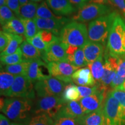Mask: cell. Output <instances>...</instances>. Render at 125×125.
Returning <instances> with one entry per match:
<instances>
[{"label":"cell","instance_id":"obj_49","mask_svg":"<svg viewBox=\"0 0 125 125\" xmlns=\"http://www.w3.org/2000/svg\"><path fill=\"white\" fill-rule=\"evenodd\" d=\"M31 1H32V2H36V3H38V2H42L43 0H31Z\"/></svg>","mask_w":125,"mask_h":125},{"label":"cell","instance_id":"obj_50","mask_svg":"<svg viewBox=\"0 0 125 125\" xmlns=\"http://www.w3.org/2000/svg\"><path fill=\"white\" fill-rule=\"evenodd\" d=\"M10 125H24L20 124V123H12L10 124Z\"/></svg>","mask_w":125,"mask_h":125},{"label":"cell","instance_id":"obj_3","mask_svg":"<svg viewBox=\"0 0 125 125\" xmlns=\"http://www.w3.org/2000/svg\"><path fill=\"white\" fill-rule=\"evenodd\" d=\"M125 32V20L118 13L114 20L107 40V49L110 53L116 56L125 54V49L123 45Z\"/></svg>","mask_w":125,"mask_h":125},{"label":"cell","instance_id":"obj_41","mask_svg":"<svg viewBox=\"0 0 125 125\" xmlns=\"http://www.w3.org/2000/svg\"><path fill=\"white\" fill-rule=\"evenodd\" d=\"M125 81V78L121 77V76H119L118 74H116L115 77H114L113 81L111 84L110 87L112 90L118 88L122 85V83L124 82Z\"/></svg>","mask_w":125,"mask_h":125},{"label":"cell","instance_id":"obj_52","mask_svg":"<svg viewBox=\"0 0 125 125\" xmlns=\"http://www.w3.org/2000/svg\"><path fill=\"white\" fill-rule=\"evenodd\" d=\"M103 125H105V122H104V124H103Z\"/></svg>","mask_w":125,"mask_h":125},{"label":"cell","instance_id":"obj_34","mask_svg":"<svg viewBox=\"0 0 125 125\" xmlns=\"http://www.w3.org/2000/svg\"><path fill=\"white\" fill-rule=\"evenodd\" d=\"M26 41L32 45H33L34 47H35L37 49H38L39 51L41 52L42 53L44 52L46 49L47 46H48L45 44L44 42L43 41L41 38L40 34L39 33V32H38V34H36L32 38L27 39Z\"/></svg>","mask_w":125,"mask_h":125},{"label":"cell","instance_id":"obj_46","mask_svg":"<svg viewBox=\"0 0 125 125\" xmlns=\"http://www.w3.org/2000/svg\"><path fill=\"white\" fill-rule=\"evenodd\" d=\"M0 125H10L8 119L2 114L0 115Z\"/></svg>","mask_w":125,"mask_h":125},{"label":"cell","instance_id":"obj_30","mask_svg":"<svg viewBox=\"0 0 125 125\" xmlns=\"http://www.w3.org/2000/svg\"><path fill=\"white\" fill-rule=\"evenodd\" d=\"M23 42V37L22 35L13 34V37L10 43L7 48L4 51L1 52V56L9 55L13 54L17 51L19 48V45Z\"/></svg>","mask_w":125,"mask_h":125},{"label":"cell","instance_id":"obj_48","mask_svg":"<svg viewBox=\"0 0 125 125\" xmlns=\"http://www.w3.org/2000/svg\"><path fill=\"white\" fill-rule=\"evenodd\" d=\"M7 0H0V6L3 7V6L7 5Z\"/></svg>","mask_w":125,"mask_h":125},{"label":"cell","instance_id":"obj_24","mask_svg":"<svg viewBox=\"0 0 125 125\" xmlns=\"http://www.w3.org/2000/svg\"><path fill=\"white\" fill-rule=\"evenodd\" d=\"M38 5V3L30 1L27 4L21 6L20 9V16L19 18L34 19L36 17Z\"/></svg>","mask_w":125,"mask_h":125},{"label":"cell","instance_id":"obj_20","mask_svg":"<svg viewBox=\"0 0 125 125\" xmlns=\"http://www.w3.org/2000/svg\"><path fill=\"white\" fill-rule=\"evenodd\" d=\"M15 76L5 71L0 73V94L1 96L9 97L10 89L15 81Z\"/></svg>","mask_w":125,"mask_h":125},{"label":"cell","instance_id":"obj_36","mask_svg":"<svg viewBox=\"0 0 125 125\" xmlns=\"http://www.w3.org/2000/svg\"><path fill=\"white\" fill-rule=\"evenodd\" d=\"M79 93H80L81 98L86 97L94 94L97 91L98 87L97 85L92 87L83 86H78Z\"/></svg>","mask_w":125,"mask_h":125},{"label":"cell","instance_id":"obj_5","mask_svg":"<svg viewBox=\"0 0 125 125\" xmlns=\"http://www.w3.org/2000/svg\"><path fill=\"white\" fill-rule=\"evenodd\" d=\"M31 108L30 99L12 97L5 100L4 107L1 110L9 119L15 121L26 118Z\"/></svg>","mask_w":125,"mask_h":125},{"label":"cell","instance_id":"obj_31","mask_svg":"<svg viewBox=\"0 0 125 125\" xmlns=\"http://www.w3.org/2000/svg\"><path fill=\"white\" fill-rule=\"evenodd\" d=\"M27 125H54V121L46 114L42 113L31 118Z\"/></svg>","mask_w":125,"mask_h":125},{"label":"cell","instance_id":"obj_40","mask_svg":"<svg viewBox=\"0 0 125 125\" xmlns=\"http://www.w3.org/2000/svg\"><path fill=\"white\" fill-rule=\"evenodd\" d=\"M7 5L15 13L18 18H19L20 5L19 0H7Z\"/></svg>","mask_w":125,"mask_h":125},{"label":"cell","instance_id":"obj_19","mask_svg":"<svg viewBox=\"0 0 125 125\" xmlns=\"http://www.w3.org/2000/svg\"><path fill=\"white\" fill-rule=\"evenodd\" d=\"M20 48L22 52L23 60L31 61L34 59H42L41 52L27 41H23L20 45Z\"/></svg>","mask_w":125,"mask_h":125},{"label":"cell","instance_id":"obj_35","mask_svg":"<svg viewBox=\"0 0 125 125\" xmlns=\"http://www.w3.org/2000/svg\"><path fill=\"white\" fill-rule=\"evenodd\" d=\"M13 34L1 31L0 32V51L2 52L4 51L11 41Z\"/></svg>","mask_w":125,"mask_h":125},{"label":"cell","instance_id":"obj_4","mask_svg":"<svg viewBox=\"0 0 125 125\" xmlns=\"http://www.w3.org/2000/svg\"><path fill=\"white\" fill-rule=\"evenodd\" d=\"M105 125H125V108L109 92L103 107Z\"/></svg>","mask_w":125,"mask_h":125},{"label":"cell","instance_id":"obj_37","mask_svg":"<svg viewBox=\"0 0 125 125\" xmlns=\"http://www.w3.org/2000/svg\"><path fill=\"white\" fill-rule=\"evenodd\" d=\"M41 38L47 46L52 42L55 39L57 38V36L54 35L53 32L48 30H41L39 31Z\"/></svg>","mask_w":125,"mask_h":125},{"label":"cell","instance_id":"obj_6","mask_svg":"<svg viewBox=\"0 0 125 125\" xmlns=\"http://www.w3.org/2000/svg\"><path fill=\"white\" fill-rule=\"evenodd\" d=\"M112 12L111 7L108 5L88 3L78 9L73 20L78 22H87L96 19Z\"/></svg>","mask_w":125,"mask_h":125},{"label":"cell","instance_id":"obj_26","mask_svg":"<svg viewBox=\"0 0 125 125\" xmlns=\"http://www.w3.org/2000/svg\"><path fill=\"white\" fill-rule=\"evenodd\" d=\"M62 97L65 102L79 101L81 99L80 93L78 87L72 83L66 85Z\"/></svg>","mask_w":125,"mask_h":125},{"label":"cell","instance_id":"obj_43","mask_svg":"<svg viewBox=\"0 0 125 125\" xmlns=\"http://www.w3.org/2000/svg\"><path fill=\"white\" fill-rule=\"evenodd\" d=\"M68 1L78 10L86 4L85 0H68Z\"/></svg>","mask_w":125,"mask_h":125},{"label":"cell","instance_id":"obj_1","mask_svg":"<svg viewBox=\"0 0 125 125\" xmlns=\"http://www.w3.org/2000/svg\"><path fill=\"white\" fill-rule=\"evenodd\" d=\"M58 37L65 45L83 48L89 41L86 26L83 23L71 21L62 28Z\"/></svg>","mask_w":125,"mask_h":125},{"label":"cell","instance_id":"obj_23","mask_svg":"<svg viewBox=\"0 0 125 125\" xmlns=\"http://www.w3.org/2000/svg\"><path fill=\"white\" fill-rule=\"evenodd\" d=\"M30 61L24 60L16 64L5 65L2 71L11 74L15 76L26 75Z\"/></svg>","mask_w":125,"mask_h":125},{"label":"cell","instance_id":"obj_7","mask_svg":"<svg viewBox=\"0 0 125 125\" xmlns=\"http://www.w3.org/2000/svg\"><path fill=\"white\" fill-rule=\"evenodd\" d=\"M65 86L66 83L51 76L36 82L34 85V90L40 97L62 96Z\"/></svg>","mask_w":125,"mask_h":125},{"label":"cell","instance_id":"obj_11","mask_svg":"<svg viewBox=\"0 0 125 125\" xmlns=\"http://www.w3.org/2000/svg\"><path fill=\"white\" fill-rule=\"evenodd\" d=\"M65 45L61 41L58 37L48 45L42 53V60L46 62L67 61Z\"/></svg>","mask_w":125,"mask_h":125},{"label":"cell","instance_id":"obj_15","mask_svg":"<svg viewBox=\"0 0 125 125\" xmlns=\"http://www.w3.org/2000/svg\"><path fill=\"white\" fill-rule=\"evenodd\" d=\"M87 64H90L103 55L104 46L101 43L89 41L83 47Z\"/></svg>","mask_w":125,"mask_h":125},{"label":"cell","instance_id":"obj_39","mask_svg":"<svg viewBox=\"0 0 125 125\" xmlns=\"http://www.w3.org/2000/svg\"><path fill=\"white\" fill-rule=\"evenodd\" d=\"M117 57L118 59V67L116 74L121 77L125 78V54Z\"/></svg>","mask_w":125,"mask_h":125},{"label":"cell","instance_id":"obj_12","mask_svg":"<svg viewBox=\"0 0 125 125\" xmlns=\"http://www.w3.org/2000/svg\"><path fill=\"white\" fill-rule=\"evenodd\" d=\"M45 70H49L48 64L42 59H34L30 61L26 76L32 82H36L51 77L50 74L44 73Z\"/></svg>","mask_w":125,"mask_h":125},{"label":"cell","instance_id":"obj_18","mask_svg":"<svg viewBox=\"0 0 125 125\" xmlns=\"http://www.w3.org/2000/svg\"><path fill=\"white\" fill-rule=\"evenodd\" d=\"M105 122V117L103 108L97 111L87 114L78 119V123L83 125H103Z\"/></svg>","mask_w":125,"mask_h":125},{"label":"cell","instance_id":"obj_2","mask_svg":"<svg viewBox=\"0 0 125 125\" xmlns=\"http://www.w3.org/2000/svg\"><path fill=\"white\" fill-rule=\"evenodd\" d=\"M118 13L115 10L107 15L96 19L89 23L87 27L89 40L91 42L106 44L114 20Z\"/></svg>","mask_w":125,"mask_h":125},{"label":"cell","instance_id":"obj_16","mask_svg":"<svg viewBox=\"0 0 125 125\" xmlns=\"http://www.w3.org/2000/svg\"><path fill=\"white\" fill-rule=\"evenodd\" d=\"M86 114L83 112L79 102L71 101L65 103L57 115H62L71 117L79 119L85 116Z\"/></svg>","mask_w":125,"mask_h":125},{"label":"cell","instance_id":"obj_33","mask_svg":"<svg viewBox=\"0 0 125 125\" xmlns=\"http://www.w3.org/2000/svg\"><path fill=\"white\" fill-rule=\"evenodd\" d=\"M54 125H78V119L71 117L56 115L53 119Z\"/></svg>","mask_w":125,"mask_h":125},{"label":"cell","instance_id":"obj_21","mask_svg":"<svg viewBox=\"0 0 125 125\" xmlns=\"http://www.w3.org/2000/svg\"><path fill=\"white\" fill-rule=\"evenodd\" d=\"M3 31L12 34L24 35L25 29L24 25L19 18H14L8 23L2 26Z\"/></svg>","mask_w":125,"mask_h":125},{"label":"cell","instance_id":"obj_38","mask_svg":"<svg viewBox=\"0 0 125 125\" xmlns=\"http://www.w3.org/2000/svg\"><path fill=\"white\" fill-rule=\"evenodd\" d=\"M110 93L118 101L120 104L125 108V90L115 89L112 90Z\"/></svg>","mask_w":125,"mask_h":125},{"label":"cell","instance_id":"obj_44","mask_svg":"<svg viewBox=\"0 0 125 125\" xmlns=\"http://www.w3.org/2000/svg\"><path fill=\"white\" fill-rule=\"evenodd\" d=\"M79 48L77 46L65 45V51H66L67 55H71V54H74Z\"/></svg>","mask_w":125,"mask_h":125},{"label":"cell","instance_id":"obj_53","mask_svg":"<svg viewBox=\"0 0 125 125\" xmlns=\"http://www.w3.org/2000/svg\"><path fill=\"white\" fill-rule=\"evenodd\" d=\"M85 1H87V0H85Z\"/></svg>","mask_w":125,"mask_h":125},{"label":"cell","instance_id":"obj_14","mask_svg":"<svg viewBox=\"0 0 125 125\" xmlns=\"http://www.w3.org/2000/svg\"><path fill=\"white\" fill-rule=\"evenodd\" d=\"M52 11L56 15L62 16L71 15L76 11V9L68 0H46Z\"/></svg>","mask_w":125,"mask_h":125},{"label":"cell","instance_id":"obj_17","mask_svg":"<svg viewBox=\"0 0 125 125\" xmlns=\"http://www.w3.org/2000/svg\"><path fill=\"white\" fill-rule=\"evenodd\" d=\"M73 82L79 86H93L96 82L89 68H82L76 70L72 76Z\"/></svg>","mask_w":125,"mask_h":125},{"label":"cell","instance_id":"obj_25","mask_svg":"<svg viewBox=\"0 0 125 125\" xmlns=\"http://www.w3.org/2000/svg\"><path fill=\"white\" fill-rule=\"evenodd\" d=\"M67 61L78 68L87 65L82 48H79L74 54L67 55Z\"/></svg>","mask_w":125,"mask_h":125},{"label":"cell","instance_id":"obj_32","mask_svg":"<svg viewBox=\"0 0 125 125\" xmlns=\"http://www.w3.org/2000/svg\"><path fill=\"white\" fill-rule=\"evenodd\" d=\"M15 16L13 11L7 5L0 8V21L1 26L7 24L9 21L13 19Z\"/></svg>","mask_w":125,"mask_h":125},{"label":"cell","instance_id":"obj_47","mask_svg":"<svg viewBox=\"0 0 125 125\" xmlns=\"http://www.w3.org/2000/svg\"><path fill=\"white\" fill-rule=\"evenodd\" d=\"M19 1L20 7L22 5H24L27 4L28 2H30V0H19Z\"/></svg>","mask_w":125,"mask_h":125},{"label":"cell","instance_id":"obj_9","mask_svg":"<svg viewBox=\"0 0 125 125\" xmlns=\"http://www.w3.org/2000/svg\"><path fill=\"white\" fill-rule=\"evenodd\" d=\"M48 68L52 76L66 83L73 82L72 76L78 69L67 61L49 62Z\"/></svg>","mask_w":125,"mask_h":125},{"label":"cell","instance_id":"obj_13","mask_svg":"<svg viewBox=\"0 0 125 125\" xmlns=\"http://www.w3.org/2000/svg\"><path fill=\"white\" fill-rule=\"evenodd\" d=\"M39 31L48 30L53 32L58 37L59 32L65 24L69 23L70 19L64 17L58 19H42L35 18L34 19Z\"/></svg>","mask_w":125,"mask_h":125},{"label":"cell","instance_id":"obj_29","mask_svg":"<svg viewBox=\"0 0 125 125\" xmlns=\"http://www.w3.org/2000/svg\"><path fill=\"white\" fill-rule=\"evenodd\" d=\"M62 16L56 15L53 13L47 4L46 1H43L38 5L36 13V18L42 19H58Z\"/></svg>","mask_w":125,"mask_h":125},{"label":"cell","instance_id":"obj_10","mask_svg":"<svg viewBox=\"0 0 125 125\" xmlns=\"http://www.w3.org/2000/svg\"><path fill=\"white\" fill-rule=\"evenodd\" d=\"M32 82L26 75L15 76V81L10 89L9 97L31 99L35 97Z\"/></svg>","mask_w":125,"mask_h":125},{"label":"cell","instance_id":"obj_8","mask_svg":"<svg viewBox=\"0 0 125 125\" xmlns=\"http://www.w3.org/2000/svg\"><path fill=\"white\" fill-rule=\"evenodd\" d=\"M62 96H46L41 97L37 103L34 112L46 114L53 119L65 104Z\"/></svg>","mask_w":125,"mask_h":125},{"label":"cell","instance_id":"obj_45","mask_svg":"<svg viewBox=\"0 0 125 125\" xmlns=\"http://www.w3.org/2000/svg\"><path fill=\"white\" fill-rule=\"evenodd\" d=\"M89 3H94V4L108 5H114L113 3L112 2L111 0H89Z\"/></svg>","mask_w":125,"mask_h":125},{"label":"cell","instance_id":"obj_42","mask_svg":"<svg viewBox=\"0 0 125 125\" xmlns=\"http://www.w3.org/2000/svg\"><path fill=\"white\" fill-rule=\"evenodd\" d=\"M111 1L114 5L118 7L125 16V0H111Z\"/></svg>","mask_w":125,"mask_h":125},{"label":"cell","instance_id":"obj_28","mask_svg":"<svg viewBox=\"0 0 125 125\" xmlns=\"http://www.w3.org/2000/svg\"><path fill=\"white\" fill-rule=\"evenodd\" d=\"M19 19L24 25L25 29L24 36L26 40L32 38L36 34H38L39 30L34 19H27L23 18Z\"/></svg>","mask_w":125,"mask_h":125},{"label":"cell","instance_id":"obj_22","mask_svg":"<svg viewBox=\"0 0 125 125\" xmlns=\"http://www.w3.org/2000/svg\"><path fill=\"white\" fill-rule=\"evenodd\" d=\"M91 71L92 75L96 82V85L100 82L104 71V59L103 55L101 56L96 61L87 65Z\"/></svg>","mask_w":125,"mask_h":125},{"label":"cell","instance_id":"obj_27","mask_svg":"<svg viewBox=\"0 0 125 125\" xmlns=\"http://www.w3.org/2000/svg\"><path fill=\"white\" fill-rule=\"evenodd\" d=\"M24 60L23 58L22 52L19 47L16 52L9 55L1 56V65H9L16 64L23 62Z\"/></svg>","mask_w":125,"mask_h":125},{"label":"cell","instance_id":"obj_51","mask_svg":"<svg viewBox=\"0 0 125 125\" xmlns=\"http://www.w3.org/2000/svg\"><path fill=\"white\" fill-rule=\"evenodd\" d=\"M78 125H82V124H81V123H78Z\"/></svg>","mask_w":125,"mask_h":125}]
</instances>
